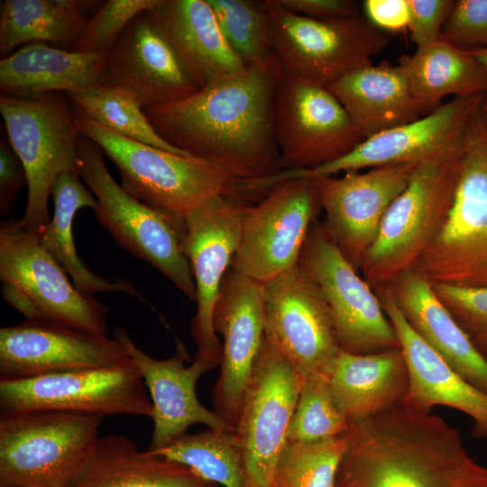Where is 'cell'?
I'll return each instance as SVG.
<instances>
[{"mask_svg":"<svg viewBox=\"0 0 487 487\" xmlns=\"http://www.w3.org/2000/svg\"><path fill=\"white\" fill-rule=\"evenodd\" d=\"M130 359L114 336L25 319L0 329V380L115 365Z\"/></svg>","mask_w":487,"mask_h":487,"instance_id":"cell-21","label":"cell"},{"mask_svg":"<svg viewBox=\"0 0 487 487\" xmlns=\"http://www.w3.org/2000/svg\"><path fill=\"white\" fill-rule=\"evenodd\" d=\"M365 139L423 116L400 66L383 62L358 69L329 86Z\"/></svg>","mask_w":487,"mask_h":487,"instance_id":"cell-28","label":"cell"},{"mask_svg":"<svg viewBox=\"0 0 487 487\" xmlns=\"http://www.w3.org/2000/svg\"><path fill=\"white\" fill-rule=\"evenodd\" d=\"M73 172H64L58 177L51 188L54 213L40 243L44 250L69 276L81 293L92 296L97 292H121L145 302L142 295L127 280H110L91 270L79 258L73 239L72 225L77 212L85 207L96 211V198Z\"/></svg>","mask_w":487,"mask_h":487,"instance_id":"cell-32","label":"cell"},{"mask_svg":"<svg viewBox=\"0 0 487 487\" xmlns=\"http://www.w3.org/2000/svg\"><path fill=\"white\" fill-rule=\"evenodd\" d=\"M273 51L288 77L328 87L372 64L389 39L364 15L318 20L266 0Z\"/></svg>","mask_w":487,"mask_h":487,"instance_id":"cell-10","label":"cell"},{"mask_svg":"<svg viewBox=\"0 0 487 487\" xmlns=\"http://www.w3.org/2000/svg\"><path fill=\"white\" fill-rule=\"evenodd\" d=\"M265 337L301 379L329 373L342 351L328 306L299 265L263 283Z\"/></svg>","mask_w":487,"mask_h":487,"instance_id":"cell-16","label":"cell"},{"mask_svg":"<svg viewBox=\"0 0 487 487\" xmlns=\"http://www.w3.org/2000/svg\"><path fill=\"white\" fill-rule=\"evenodd\" d=\"M205 487H218V484L208 483V484H207Z\"/></svg>","mask_w":487,"mask_h":487,"instance_id":"cell-47","label":"cell"},{"mask_svg":"<svg viewBox=\"0 0 487 487\" xmlns=\"http://www.w3.org/2000/svg\"><path fill=\"white\" fill-rule=\"evenodd\" d=\"M404 71L412 96L427 115L441 106L447 96L487 94V71L468 50L446 41L402 55Z\"/></svg>","mask_w":487,"mask_h":487,"instance_id":"cell-31","label":"cell"},{"mask_svg":"<svg viewBox=\"0 0 487 487\" xmlns=\"http://www.w3.org/2000/svg\"><path fill=\"white\" fill-rule=\"evenodd\" d=\"M280 170H311L335 161L364 138L326 87L281 71L274 103Z\"/></svg>","mask_w":487,"mask_h":487,"instance_id":"cell-17","label":"cell"},{"mask_svg":"<svg viewBox=\"0 0 487 487\" xmlns=\"http://www.w3.org/2000/svg\"><path fill=\"white\" fill-rule=\"evenodd\" d=\"M68 96L76 112L102 127L142 143L187 155L155 132L139 102L126 90L104 84Z\"/></svg>","mask_w":487,"mask_h":487,"instance_id":"cell-35","label":"cell"},{"mask_svg":"<svg viewBox=\"0 0 487 487\" xmlns=\"http://www.w3.org/2000/svg\"><path fill=\"white\" fill-rule=\"evenodd\" d=\"M27 185L23 166L10 144L0 142V215H8L20 189Z\"/></svg>","mask_w":487,"mask_h":487,"instance_id":"cell-43","label":"cell"},{"mask_svg":"<svg viewBox=\"0 0 487 487\" xmlns=\"http://www.w3.org/2000/svg\"><path fill=\"white\" fill-rule=\"evenodd\" d=\"M78 170L97 201L95 216L115 242L168 278L196 302L189 262L181 246L184 222L177 221L130 195L111 176L103 151L80 136Z\"/></svg>","mask_w":487,"mask_h":487,"instance_id":"cell-9","label":"cell"},{"mask_svg":"<svg viewBox=\"0 0 487 487\" xmlns=\"http://www.w3.org/2000/svg\"><path fill=\"white\" fill-rule=\"evenodd\" d=\"M208 482L188 467L141 451L130 437L107 434L98 438L93 457L69 487H205Z\"/></svg>","mask_w":487,"mask_h":487,"instance_id":"cell-30","label":"cell"},{"mask_svg":"<svg viewBox=\"0 0 487 487\" xmlns=\"http://www.w3.org/2000/svg\"><path fill=\"white\" fill-rule=\"evenodd\" d=\"M152 453L188 467L208 483L245 487L244 465L234 428L208 427L195 434L186 433Z\"/></svg>","mask_w":487,"mask_h":487,"instance_id":"cell-34","label":"cell"},{"mask_svg":"<svg viewBox=\"0 0 487 487\" xmlns=\"http://www.w3.org/2000/svg\"><path fill=\"white\" fill-rule=\"evenodd\" d=\"M333 397L350 422L395 405L407 392L409 374L400 347L372 354L342 350L329 373Z\"/></svg>","mask_w":487,"mask_h":487,"instance_id":"cell-29","label":"cell"},{"mask_svg":"<svg viewBox=\"0 0 487 487\" xmlns=\"http://www.w3.org/2000/svg\"><path fill=\"white\" fill-rule=\"evenodd\" d=\"M468 51L487 71V48H480Z\"/></svg>","mask_w":487,"mask_h":487,"instance_id":"cell-46","label":"cell"},{"mask_svg":"<svg viewBox=\"0 0 487 487\" xmlns=\"http://www.w3.org/2000/svg\"><path fill=\"white\" fill-rule=\"evenodd\" d=\"M148 12L200 88L245 68L207 0H158Z\"/></svg>","mask_w":487,"mask_h":487,"instance_id":"cell-27","label":"cell"},{"mask_svg":"<svg viewBox=\"0 0 487 487\" xmlns=\"http://www.w3.org/2000/svg\"><path fill=\"white\" fill-rule=\"evenodd\" d=\"M103 418L58 409L0 414V487H69L93 457Z\"/></svg>","mask_w":487,"mask_h":487,"instance_id":"cell-4","label":"cell"},{"mask_svg":"<svg viewBox=\"0 0 487 487\" xmlns=\"http://www.w3.org/2000/svg\"><path fill=\"white\" fill-rule=\"evenodd\" d=\"M335 487H487V467L442 418L400 404L350 422Z\"/></svg>","mask_w":487,"mask_h":487,"instance_id":"cell-2","label":"cell"},{"mask_svg":"<svg viewBox=\"0 0 487 487\" xmlns=\"http://www.w3.org/2000/svg\"><path fill=\"white\" fill-rule=\"evenodd\" d=\"M350 421L336 404L328 378L301 379L298 400L288 432L289 442L309 443L343 436Z\"/></svg>","mask_w":487,"mask_h":487,"instance_id":"cell-38","label":"cell"},{"mask_svg":"<svg viewBox=\"0 0 487 487\" xmlns=\"http://www.w3.org/2000/svg\"><path fill=\"white\" fill-rule=\"evenodd\" d=\"M213 324L223 338L220 373L212 391L214 411L234 427L265 335L263 283L230 268Z\"/></svg>","mask_w":487,"mask_h":487,"instance_id":"cell-20","label":"cell"},{"mask_svg":"<svg viewBox=\"0 0 487 487\" xmlns=\"http://www.w3.org/2000/svg\"><path fill=\"white\" fill-rule=\"evenodd\" d=\"M277 2L292 13L318 20L361 14L357 4L350 0H277Z\"/></svg>","mask_w":487,"mask_h":487,"instance_id":"cell-45","label":"cell"},{"mask_svg":"<svg viewBox=\"0 0 487 487\" xmlns=\"http://www.w3.org/2000/svg\"><path fill=\"white\" fill-rule=\"evenodd\" d=\"M75 121L116 166L130 195L177 221L216 196H238V182L208 161L123 137L76 111Z\"/></svg>","mask_w":487,"mask_h":487,"instance_id":"cell-5","label":"cell"},{"mask_svg":"<svg viewBox=\"0 0 487 487\" xmlns=\"http://www.w3.org/2000/svg\"><path fill=\"white\" fill-rule=\"evenodd\" d=\"M84 2L75 0H5L0 14V55L16 47L42 42L73 49L87 20Z\"/></svg>","mask_w":487,"mask_h":487,"instance_id":"cell-33","label":"cell"},{"mask_svg":"<svg viewBox=\"0 0 487 487\" xmlns=\"http://www.w3.org/2000/svg\"><path fill=\"white\" fill-rule=\"evenodd\" d=\"M29 409H58L99 417L152 418L145 383L131 359L100 368L0 380V414Z\"/></svg>","mask_w":487,"mask_h":487,"instance_id":"cell-14","label":"cell"},{"mask_svg":"<svg viewBox=\"0 0 487 487\" xmlns=\"http://www.w3.org/2000/svg\"><path fill=\"white\" fill-rule=\"evenodd\" d=\"M0 113L27 179V201L20 223L41 235L51 220L49 198L55 180L64 172L78 174L81 135L75 111L60 93H47L1 95Z\"/></svg>","mask_w":487,"mask_h":487,"instance_id":"cell-8","label":"cell"},{"mask_svg":"<svg viewBox=\"0 0 487 487\" xmlns=\"http://www.w3.org/2000/svg\"><path fill=\"white\" fill-rule=\"evenodd\" d=\"M245 205L240 198L216 196L184 218L181 246L191 267L197 294V311L190 326L197 346L195 359L211 370L220 365L223 349L214 329V311L239 245Z\"/></svg>","mask_w":487,"mask_h":487,"instance_id":"cell-15","label":"cell"},{"mask_svg":"<svg viewBox=\"0 0 487 487\" xmlns=\"http://www.w3.org/2000/svg\"><path fill=\"white\" fill-rule=\"evenodd\" d=\"M431 283L487 288V101L461 138L446 216L411 269Z\"/></svg>","mask_w":487,"mask_h":487,"instance_id":"cell-3","label":"cell"},{"mask_svg":"<svg viewBox=\"0 0 487 487\" xmlns=\"http://www.w3.org/2000/svg\"><path fill=\"white\" fill-rule=\"evenodd\" d=\"M440 39L464 50L487 48V0L455 1Z\"/></svg>","mask_w":487,"mask_h":487,"instance_id":"cell-41","label":"cell"},{"mask_svg":"<svg viewBox=\"0 0 487 487\" xmlns=\"http://www.w3.org/2000/svg\"><path fill=\"white\" fill-rule=\"evenodd\" d=\"M418 162L352 170L313 178L326 225L345 258L359 271L381 222L407 187Z\"/></svg>","mask_w":487,"mask_h":487,"instance_id":"cell-18","label":"cell"},{"mask_svg":"<svg viewBox=\"0 0 487 487\" xmlns=\"http://www.w3.org/2000/svg\"><path fill=\"white\" fill-rule=\"evenodd\" d=\"M373 290L396 332L407 364L408 390L399 404L425 413L436 405L455 409L472 418L474 436L487 438V393L463 378L412 329L388 285Z\"/></svg>","mask_w":487,"mask_h":487,"instance_id":"cell-24","label":"cell"},{"mask_svg":"<svg viewBox=\"0 0 487 487\" xmlns=\"http://www.w3.org/2000/svg\"><path fill=\"white\" fill-rule=\"evenodd\" d=\"M114 336L126 346L152 400L153 430L148 451L166 446L195 424H204L213 429H234L216 411L199 402L196 384L201 375L211 369L196 359L185 365L189 356L183 345H178V352L172 356L155 359L140 349L122 327L115 329Z\"/></svg>","mask_w":487,"mask_h":487,"instance_id":"cell-23","label":"cell"},{"mask_svg":"<svg viewBox=\"0 0 487 487\" xmlns=\"http://www.w3.org/2000/svg\"><path fill=\"white\" fill-rule=\"evenodd\" d=\"M158 0H108L87 22L71 51L82 53L110 52L118 39L140 13L152 8Z\"/></svg>","mask_w":487,"mask_h":487,"instance_id":"cell-39","label":"cell"},{"mask_svg":"<svg viewBox=\"0 0 487 487\" xmlns=\"http://www.w3.org/2000/svg\"><path fill=\"white\" fill-rule=\"evenodd\" d=\"M388 286L412 329L463 378L487 393V361L437 298L432 283L409 270Z\"/></svg>","mask_w":487,"mask_h":487,"instance_id":"cell-25","label":"cell"},{"mask_svg":"<svg viewBox=\"0 0 487 487\" xmlns=\"http://www.w3.org/2000/svg\"><path fill=\"white\" fill-rule=\"evenodd\" d=\"M365 17L380 30L400 31L409 27L408 0H365Z\"/></svg>","mask_w":487,"mask_h":487,"instance_id":"cell-44","label":"cell"},{"mask_svg":"<svg viewBox=\"0 0 487 487\" xmlns=\"http://www.w3.org/2000/svg\"><path fill=\"white\" fill-rule=\"evenodd\" d=\"M321 209L313 179H291L273 185L257 205L244 206L231 268L266 283L297 266Z\"/></svg>","mask_w":487,"mask_h":487,"instance_id":"cell-13","label":"cell"},{"mask_svg":"<svg viewBox=\"0 0 487 487\" xmlns=\"http://www.w3.org/2000/svg\"><path fill=\"white\" fill-rule=\"evenodd\" d=\"M280 76L274 53L185 98L143 112L172 147L216 165L238 183L260 180L280 171L274 103Z\"/></svg>","mask_w":487,"mask_h":487,"instance_id":"cell-1","label":"cell"},{"mask_svg":"<svg viewBox=\"0 0 487 487\" xmlns=\"http://www.w3.org/2000/svg\"><path fill=\"white\" fill-rule=\"evenodd\" d=\"M300 384L298 372L264 335L234 427L245 487H274Z\"/></svg>","mask_w":487,"mask_h":487,"instance_id":"cell-12","label":"cell"},{"mask_svg":"<svg viewBox=\"0 0 487 487\" xmlns=\"http://www.w3.org/2000/svg\"><path fill=\"white\" fill-rule=\"evenodd\" d=\"M105 84L132 94L142 110L180 100L200 89L148 10L131 21L109 52Z\"/></svg>","mask_w":487,"mask_h":487,"instance_id":"cell-22","label":"cell"},{"mask_svg":"<svg viewBox=\"0 0 487 487\" xmlns=\"http://www.w3.org/2000/svg\"><path fill=\"white\" fill-rule=\"evenodd\" d=\"M44 250L40 235L20 219L0 225V280L3 297L27 320L107 335L108 308L81 293Z\"/></svg>","mask_w":487,"mask_h":487,"instance_id":"cell-7","label":"cell"},{"mask_svg":"<svg viewBox=\"0 0 487 487\" xmlns=\"http://www.w3.org/2000/svg\"><path fill=\"white\" fill-rule=\"evenodd\" d=\"M227 43L245 66L270 59L273 51L266 0H207Z\"/></svg>","mask_w":487,"mask_h":487,"instance_id":"cell-36","label":"cell"},{"mask_svg":"<svg viewBox=\"0 0 487 487\" xmlns=\"http://www.w3.org/2000/svg\"><path fill=\"white\" fill-rule=\"evenodd\" d=\"M411 41L417 48L431 45L440 40L443 27L453 9L452 0H408Z\"/></svg>","mask_w":487,"mask_h":487,"instance_id":"cell-42","label":"cell"},{"mask_svg":"<svg viewBox=\"0 0 487 487\" xmlns=\"http://www.w3.org/2000/svg\"><path fill=\"white\" fill-rule=\"evenodd\" d=\"M432 288L487 361V288H466L432 283Z\"/></svg>","mask_w":487,"mask_h":487,"instance_id":"cell-40","label":"cell"},{"mask_svg":"<svg viewBox=\"0 0 487 487\" xmlns=\"http://www.w3.org/2000/svg\"><path fill=\"white\" fill-rule=\"evenodd\" d=\"M460 142L419 161L407 187L387 209L359 270L372 289L411 270L444 223Z\"/></svg>","mask_w":487,"mask_h":487,"instance_id":"cell-6","label":"cell"},{"mask_svg":"<svg viewBox=\"0 0 487 487\" xmlns=\"http://www.w3.org/2000/svg\"><path fill=\"white\" fill-rule=\"evenodd\" d=\"M345 449V434L317 442H288L277 464L274 487H335Z\"/></svg>","mask_w":487,"mask_h":487,"instance_id":"cell-37","label":"cell"},{"mask_svg":"<svg viewBox=\"0 0 487 487\" xmlns=\"http://www.w3.org/2000/svg\"><path fill=\"white\" fill-rule=\"evenodd\" d=\"M107 53H82L35 42L0 60V92L10 96L83 92L105 84Z\"/></svg>","mask_w":487,"mask_h":487,"instance_id":"cell-26","label":"cell"},{"mask_svg":"<svg viewBox=\"0 0 487 487\" xmlns=\"http://www.w3.org/2000/svg\"><path fill=\"white\" fill-rule=\"evenodd\" d=\"M299 264L320 289L342 350L363 354L400 347L375 291L343 254L325 223H312Z\"/></svg>","mask_w":487,"mask_h":487,"instance_id":"cell-11","label":"cell"},{"mask_svg":"<svg viewBox=\"0 0 487 487\" xmlns=\"http://www.w3.org/2000/svg\"><path fill=\"white\" fill-rule=\"evenodd\" d=\"M486 94L454 97L410 123L363 140L345 156L311 170H280L271 178L275 184L298 178L335 176L385 165L419 162L439 153L461 139L475 109Z\"/></svg>","mask_w":487,"mask_h":487,"instance_id":"cell-19","label":"cell"}]
</instances>
